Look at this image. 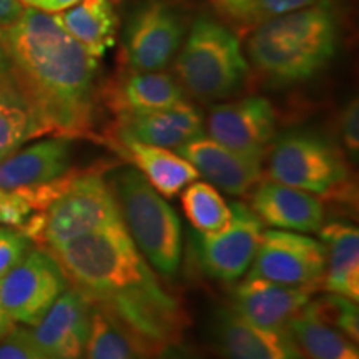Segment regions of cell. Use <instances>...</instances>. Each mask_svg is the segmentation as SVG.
<instances>
[{
    "label": "cell",
    "mask_w": 359,
    "mask_h": 359,
    "mask_svg": "<svg viewBox=\"0 0 359 359\" xmlns=\"http://www.w3.org/2000/svg\"><path fill=\"white\" fill-rule=\"evenodd\" d=\"M69 286L50 251L43 246L30 248L0 278V304L15 325L30 327L37 325Z\"/></svg>",
    "instance_id": "cell-8"
},
{
    "label": "cell",
    "mask_w": 359,
    "mask_h": 359,
    "mask_svg": "<svg viewBox=\"0 0 359 359\" xmlns=\"http://www.w3.org/2000/svg\"><path fill=\"white\" fill-rule=\"evenodd\" d=\"M325 248V275L321 286L327 293L359 299V230L346 222L320 228Z\"/></svg>",
    "instance_id": "cell-22"
},
{
    "label": "cell",
    "mask_w": 359,
    "mask_h": 359,
    "mask_svg": "<svg viewBox=\"0 0 359 359\" xmlns=\"http://www.w3.org/2000/svg\"><path fill=\"white\" fill-rule=\"evenodd\" d=\"M25 8L20 0H0V30H7L17 24Z\"/></svg>",
    "instance_id": "cell-33"
},
{
    "label": "cell",
    "mask_w": 359,
    "mask_h": 359,
    "mask_svg": "<svg viewBox=\"0 0 359 359\" xmlns=\"http://www.w3.org/2000/svg\"><path fill=\"white\" fill-rule=\"evenodd\" d=\"M43 248L60 264L70 286L110 313L150 356L178 344L185 327L182 308L158 283L122 222Z\"/></svg>",
    "instance_id": "cell-1"
},
{
    "label": "cell",
    "mask_w": 359,
    "mask_h": 359,
    "mask_svg": "<svg viewBox=\"0 0 359 359\" xmlns=\"http://www.w3.org/2000/svg\"><path fill=\"white\" fill-rule=\"evenodd\" d=\"M325 275V248L320 240L288 230L262 233L250 278L316 290Z\"/></svg>",
    "instance_id": "cell-10"
},
{
    "label": "cell",
    "mask_w": 359,
    "mask_h": 359,
    "mask_svg": "<svg viewBox=\"0 0 359 359\" xmlns=\"http://www.w3.org/2000/svg\"><path fill=\"white\" fill-rule=\"evenodd\" d=\"M173 67L183 92L203 103L235 95L248 77V62L240 40L210 17L193 22Z\"/></svg>",
    "instance_id": "cell-5"
},
{
    "label": "cell",
    "mask_w": 359,
    "mask_h": 359,
    "mask_svg": "<svg viewBox=\"0 0 359 359\" xmlns=\"http://www.w3.org/2000/svg\"><path fill=\"white\" fill-rule=\"evenodd\" d=\"M53 17L93 57H103L115 45L118 17L111 0H77Z\"/></svg>",
    "instance_id": "cell-23"
},
{
    "label": "cell",
    "mask_w": 359,
    "mask_h": 359,
    "mask_svg": "<svg viewBox=\"0 0 359 359\" xmlns=\"http://www.w3.org/2000/svg\"><path fill=\"white\" fill-rule=\"evenodd\" d=\"M175 151L190 161L191 167L210 185L231 196L248 195L262 180V160L236 154L206 135L185 143Z\"/></svg>",
    "instance_id": "cell-16"
},
{
    "label": "cell",
    "mask_w": 359,
    "mask_h": 359,
    "mask_svg": "<svg viewBox=\"0 0 359 359\" xmlns=\"http://www.w3.org/2000/svg\"><path fill=\"white\" fill-rule=\"evenodd\" d=\"M314 2L318 0H236L226 13L246 24L258 25L273 17L311 6Z\"/></svg>",
    "instance_id": "cell-29"
},
{
    "label": "cell",
    "mask_w": 359,
    "mask_h": 359,
    "mask_svg": "<svg viewBox=\"0 0 359 359\" xmlns=\"http://www.w3.org/2000/svg\"><path fill=\"white\" fill-rule=\"evenodd\" d=\"M290 331L304 359H359L356 343L320 320L308 304L303 313L291 321Z\"/></svg>",
    "instance_id": "cell-24"
},
{
    "label": "cell",
    "mask_w": 359,
    "mask_h": 359,
    "mask_svg": "<svg viewBox=\"0 0 359 359\" xmlns=\"http://www.w3.org/2000/svg\"><path fill=\"white\" fill-rule=\"evenodd\" d=\"M107 167L80 170L69 188L42 213L37 245L60 246L122 222L105 180Z\"/></svg>",
    "instance_id": "cell-7"
},
{
    "label": "cell",
    "mask_w": 359,
    "mask_h": 359,
    "mask_svg": "<svg viewBox=\"0 0 359 359\" xmlns=\"http://www.w3.org/2000/svg\"><path fill=\"white\" fill-rule=\"evenodd\" d=\"M187 37L185 15L167 0H148L135 8L123 32L127 69L160 72L177 57Z\"/></svg>",
    "instance_id": "cell-9"
},
{
    "label": "cell",
    "mask_w": 359,
    "mask_h": 359,
    "mask_svg": "<svg viewBox=\"0 0 359 359\" xmlns=\"http://www.w3.org/2000/svg\"><path fill=\"white\" fill-rule=\"evenodd\" d=\"M217 2L219 4V7H222V8H223V11H224V12H226V11H228V8H230V7L233 6V4H235V2H236V0H217Z\"/></svg>",
    "instance_id": "cell-38"
},
{
    "label": "cell",
    "mask_w": 359,
    "mask_h": 359,
    "mask_svg": "<svg viewBox=\"0 0 359 359\" xmlns=\"http://www.w3.org/2000/svg\"><path fill=\"white\" fill-rule=\"evenodd\" d=\"M231 218L226 226L195 236L196 257L201 268L215 280L235 283L243 278L257 255L263 223L250 206L230 203Z\"/></svg>",
    "instance_id": "cell-11"
},
{
    "label": "cell",
    "mask_w": 359,
    "mask_h": 359,
    "mask_svg": "<svg viewBox=\"0 0 359 359\" xmlns=\"http://www.w3.org/2000/svg\"><path fill=\"white\" fill-rule=\"evenodd\" d=\"M339 24L333 4L314 2L258 24L248 53L264 77L280 85L313 79L338 50Z\"/></svg>",
    "instance_id": "cell-3"
},
{
    "label": "cell",
    "mask_w": 359,
    "mask_h": 359,
    "mask_svg": "<svg viewBox=\"0 0 359 359\" xmlns=\"http://www.w3.org/2000/svg\"><path fill=\"white\" fill-rule=\"evenodd\" d=\"M8 80H12L11 64H8V58L6 55V52H4L2 47H0V85L8 82Z\"/></svg>",
    "instance_id": "cell-36"
},
{
    "label": "cell",
    "mask_w": 359,
    "mask_h": 359,
    "mask_svg": "<svg viewBox=\"0 0 359 359\" xmlns=\"http://www.w3.org/2000/svg\"><path fill=\"white\" fill-rule=\"evenodd\" d=\"M183 213L198 233H213L226 226L231 206L208 182H191L180 193Z\"/></svg>",
    "instance_id": "cell-27"
},
{
    "label": "cell",
    "mask_w": 359,
    "mask_h": 359,
    "mask_svg": "<svg viewBox=\"0 0 359 359\" xmlns=\"http://www.w3.org/2000/svg\"><path fill=\"white\" fill-rule=\"evenodd\" d=\"M276 111L266 98L218 103L206 118L208 137L236 154L262 160L276 137Z\"/></svg>",
    "instance_id": "cell-12"
},
{
    "label": "cell",
    "mask_w": 359,
    "mask_h": 359,
    "mask_svg": "<svg viewBox=\"0 0 359 359\" xmlns=\"http://www.w3.org/2000/svg\"><path fill=\"white\" fill-rule=\"evenodd\" d=\"M341 127V140L346 148L349 160L358 161L359 156V105L358 98H353L351 102L344 107L339 120Z\"/></svg>",
    "instance_id": "cell-32"
},
{
    "label": "cell",
    "mask_w": 359,
    "mask_h": 359,
    "mask_svg": "<svg viewBox=\"0 0 359 359\" xmlns=\"http://www.w3.org/2000/svg\"><path fill=\"white\" fill-rule=\"evenodd\" d=\"M37 137L32 111L11 80L0 88V161Z\"/></svg>",
    "instance_id": "cell-26"
},
{
    "label": "cell",
    "mask_w": 359,
    "mask_h": 359,
    "mask_svg": "<svg viewBox=\"0 0 359 359\" xmlns=\"http://www.w3.org/2000/svg\"><path fill=\"white\" fill-rule=\"evenodd\" d=\"M120 2H123V0H111V4H120Z\"/></svg>",
    "instance_id": "cell-39"
},
{
    "label": "cell",
    "mask_w": 359,
    "mask_h": 359,
    "mask_svg": "<svg viewBox=\"0 0 359 359\" xmlns=\"http://www.w3.org/2000/svg\"><path fill=\"white\" fill-rule=\"evenodd\" d=\"M212 339L223 359H304L290 330H268L219 306L212 321Z\"/></svg>",
    "instance_id": "cell-13"
},
{
    "label": "cell",
    "mask_w": 359,
    "mask_h": 359,
    "mask_svg": "<svg viewBox=\"0 0 359 359\" xmlns=\"http://www.w3.org/2000/svg\"><path fill=\"white\" fill-rule=\"evenodd\" d=\"M109 147L142 175L163 198H175L183 188L200 178L198 172L177 151L147 145L125 135H109Z\"/></svg>",
    "instance_id": "cell-18"
},
{
    "label": "cell",
    "mask_w": 359,
    "mask_h": 359,
    "mask_svg": "<svg viewBox=\"0 0 359 359\" xmlns=\"http://www.w3.org/2000/svg\"><path fill=\"white\" fill-rule=\"evenodd\" d=\"M85 359H150V354L110 313L92 303Z\"/></svg>",
    "instance_id": "cell-25"
},
{
    "label": "cell",
    "mask_w": 359,
    "mask_h": 359,
    "mask_svg": "<svg viewBox=\"0 0 359 359\" xmlns=\"http://www.w3.org/2000/svg\"><path fill=\"white\" fill-rule=\"evenodd\" d=\"M268 175L273 182L320 200L351 198V170L343 154L321 135L290 132L278 138L269 154Z\"/></svg>",
    "instance_id": "cell-6"
},
{
    "label": "cell",
    "mask_w": 359,
    "mask_h": 359,
    "mask_svg": "<svg viewBox=\"0 0 359 359\" xmlns=\"http://www.w3.org/2000/svg\"><path fill=\"white\" fill-rule=\"evenodd\" d=\"M0 47L40 137L95 135L98 58L67 34L53 13L27 7L17 24L0 30Z\"/></svg>",
    "instance_id": "cell-2"
},
{
    "label": "cell",
    "mask_w": 359,
    "mask_h": 359,
    "mask_svg": "<svg viewBox=\"0 0 359 359\" xmlns=\"http://www.w3.org/2000/svg\"><path fill=\"white\" fill-rule=\"evenodd\" d=\"M158 359H198L195 354H191L187 349L178 348V344H173V346L165 348L163 351L158 354Z\"/></svg>",
    "instance_id": "cell-35"
},
{
    "label": "cell",
    "mask_w": 359,
    "mask_h": 359,
    "mask_svg": "<svg viewBox=\"0 0 359 359\" xmlns=\"http://www.w3.org/2000/svg\"><path fill=\"white\" fill-rule=\"evenodd\" d=\"M30 248L32 241L24 233L17 228L0 226V278L6 276Z\"/></svg>",
    "instance_id": "cell-31"
},
{
    "label": "cell",
    "mask_w": 359,
    "mask_h": 359,
    "mask_svg": "<svg viewBox=\"0 0 359 359\" xmlns=\"http://www.w3.org/2000/svg\"><path fill=\"white\" fill-rule=\"evenodd\" d=\"M187 100L177 79L165 72L127 70L105 90V102L116 118L148 114Z\"/></svg>",
    "instance_id": "cell-21"
},
{
    "label": "cell",
    "mask_w": 359,
    "mask_h": 359,
    "mask_svg": "<svg viewBox=\"0 0 359 359\" xmlns=\"http://www.w3.org/2000/svg\"><path fill=\"white\" fill-rule=\"evenodd\" d=\"M314 290L286 286L246 276L231 290V308L253 325L268 330H290L311 302Z\"/></svg>",
    "instance_id": "cell-15"
},
{
    "label": "cell",
    "mask_w": 359,
    "mask_h": 359,
    "mask_svg": "<svg viewBox=\"0 0 359 359\" xmlns=\"http://www.w3.org/2000/svg\"><path fill=\"white\" fill-rule=\"evenodd\" d=\"M8 82H11V80H8ZM7 83V82H6ZM6 83H4V85H6ZM4 85H0V88H2L4 87Z\"/></svg>",
    "instance_id": "cell-40"
},
{
    "label": "cell",
    "mask_w": 359,
    "mask_h": 359,
    "mask_svg": "<svg viewBox=\"0 0 359 359\" xmlns=\"http://www.w3.org/2000/svg\"><path fill=\"white\" fill-rule=\"evenodd\" d=\"M72 140L52 137L19 148L0 161V190L17 191L43 185L70 170Z\"/></svg>",
    "instance_id": "cell-20"
},
{
    "label": "cell",
    "mask_w": 359,
    "mask_h": 359,
    "mask_svg": "<svg viewBox=\"0 0 359 359\" xmlns=\"http://www.w3.org/2000/svg\"><path fill=\"white\" fill-rule=\"evenodd\" d=\"M92 302L69 286L52 308L30 326V336L47 359H85Z\"/></svg>",
    "instance_id": "cell-14"
},
{
    "label": "cell",
    "mask_w": 359,
    "mask_h": 359,
    "mask_svg": "<svg viewBox=\"0 0 359 359\" xmlns=\"http://www.w3.org/2000/svg\"><path fill=\"white\" fill-rule=\"evenodd\" d=\"M13 325H15V323H13L11 318H8L6 309H4L2 304H0V339H2L4 336H6L8 331L12 330Z\"/></svg>",
    "instance_id": "cell-37"
},
{
    "label": "cell",
    "mask_w": 359,
    "mask_h": 359,
    "mask_svg": "<svg viewBox=\"0 0 359 359\" xmlns=\"http://www.w3.org/2000/svg\"><path fill=\"white\" fill-rule=\"evenodd\" d=\"M115 132L147 145L178 150L185 143L205 135V120L201 111L188 100L148 114L118 118Z\"/></svg>",
    "instance_id": "cell-19"
},
{
    "label": "cell",
    "mask_w": 359,
    "mask_h": 359,
    "mask_svg": "<svg viewBox=\"0 0 359 359\" xmlns=\"http://www.w3.org/2000/svg\"><path fill=\"white\" fill-rule=\"evenodd\" d=\"M125 230L143 258L163 278L177 276L182 263V223L173 206L133 167L107 172Z\"/></svg>",
    "instance_id": "cell-4"
},
{
    "label": "cell",
    "mask_w": 359,
    "mask_h": 359,
    "mask_svg": "<svg viewBox=\"0 0 359 359\" xmlns=\"http://www.w3.org/2000/svg\"><path fill=\"white\" fill-rule=\"evenodd\" d=\"M251 210L259 222L275 230L314 233L325 223L323 200L273 180L258 183L251 198Z\"/></svg>",
    "instance_id": "cell-17"
},
{
    "label": "cell",
    "mask_w": 359,
    "mask_h": 359,
    "mask_svg": "<svg viewBox=\"0 0 359 359\" xmlns=\"http://www.w3.org/2000/svg\"><path fill=\"white\" fill-rule=\"evenodd\" d=\"M308 308L320 320L336 327L349 339L358 343L359 339V311L358 302L344 298V296L327 293L321 298L308 303Z\"/></svg>",
    "instance_id": "cell-28"
},
{
    "label": "cell",
    "mask_w": 359,
    "mask_h": 359,
    "mask_svg": "<svg viewBox=\"0 0 359 359\" xmlns=\"http://www.w3.org/2000/svg\"><path fill=\"white\" fill-rule=\"evenodd\" d=\"M0 359H47L34 343L27 326L13 325L0 339Z\"/></svg>",
    "instance_id": "cell-30"
},
{
    "label": "cell",
    "mask_w": 359,
    "mask_h": 359,
    "mask_svg": "<svg viewBox=\"0 0 359 359\" xmlns=\"http://www.w3.org/2000/svg\"><path fill=\"white\" fill-rule=\"evenodd\" d=\"M25 7L35 8V11H42L47 13H57L65 11L67 7L74 6L77 0H20Z\"/></svg>",
    "instance_id": "cell-34"
}]
</instances>
